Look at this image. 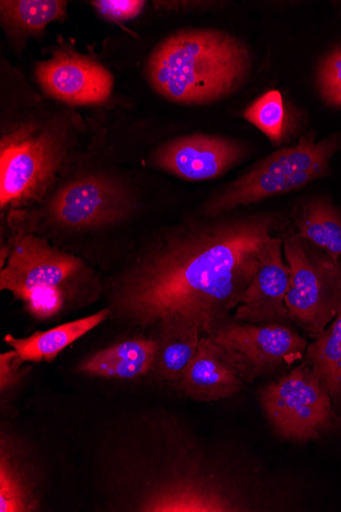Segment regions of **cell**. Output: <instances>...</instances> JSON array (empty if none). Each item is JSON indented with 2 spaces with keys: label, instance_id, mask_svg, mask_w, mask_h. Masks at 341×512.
<instances>
[{
  "label": "cell",
  "instance_id": "23",
  "mask_svg": "<svg viewBox=\"0 0 341 512\" xmlns=\"http://www.w3.org/2000/svg\"><path fill=\"white\" fill-rule=\"evenodd\" d=\"M91 5L104 19L123 23L137 18L143 11L145 3L137 0H97Z\"/></svg>",
  "mask_w": 341,
  "mask_h": 512
},
{
  "label": "cell",
  "instance_id": "12",
  "mask_svg": "<svg viewBox=\"0 0 341 512\" xmlns=\"http://www.w3.org/2000/svg\"><path fill=\"white\" fill-rule=\"evenodd\" d=\"M245 382L230 354L212 338L203 337L175 386L192 400L214 402L235 396Z\"/></svg>",
  "mask_w": 341,
  "mask_h": 512
},
{
  "label": "cell",
  "instance_id": "2",
  "mask_svg": "<svg viewBox=\"0 0 341 512\" xmlns=\"http://www.w3.org/2000/svg\"><path fill=\"white\" fill-rule=\"evenodd\" d=\"M252 55L238 38L216 29H183L152 53L146 74L164 99L206 105L232 95L246 82Z\"/></svg>",
  "mask_w": 341,
  "mask_h": 512
},
{
  "label": "cell",
  "instance_id": "5",
  "mask_svg": "<svg viewBox=\"0 0 341 512\" xmlns=\"http://www.w3.org/2000/svg\"><path fill=\"white\" fill-rule=\"evenodd\" d=\"M283 253L290 268L286 307L290 320L316 338L341 313V259L285 231Z\"/></svg>",
  "mask_w": 341,
  "mask_h": 512
},
{
  "label": "cell",
  "instance_id": "22",
  "mask_svg": "<svg viewBox=\"0 0 341 512\" xmlns=\"http://www.w3.org/2000/svg\"><path fill=\"white\" fill-rule=\"evenodd\" d=\"M317 82L324 101L341 109V46L323 60L318 70Z\"/></svg>",
  "mask_w": 341,
  "mask_h": 512
},
{
  "label": "cell",
  "instance_id": "19",
  "mask_svg": "<svg viewBox=\"0 0 341 512\" xmlns=\"http://www.w3.org/2000/svg\"><path fill=\"white\" fill-rule=\"evenodd\" d=\"M67 7L68 3L62 0H3L0 15L10 34L26 38L38 35L54 22L63 21Z\"/></svg>",
  "mask_w": 341,
  "mask_h": 512
},
{
  "label": "cell",
  "instance_id": "17",
  "mask_svg": "<svg viewBox=\"0 0 341 512\" xmlns=\"http://www.w3.org/2000/svg\"><path fill=\"white\" fill-rule=\"evenodd\" d=\"M296 234L333 260L341 259V210L329 199L314 197L300 202L291 214Z\"/></svg>",
  "mask_w": 341,
  "mask_h": 512
},
{
  "label": "cell",
  "instance_id": "20",
  "mask_svg": "<svg viewBox=\"0 0 341 512\" xmlns=\"http://www.w3.org/2000/svg\"><path fill=\"white\" fill-rule=\"evenodd\" d=\"M305 355L330 397L341 398V313L308 345Z\"/></svg>",
  "mask_w": 341,
  "mask_h": 512
},
{
  "label": "cell",
  "instance_id": "24",
  "mask_svg": "<svg viewBox=\"0 0 341 512\" xmlns=\"http://www.w3.org/2000/svg\"><path fill=\"white\" fill-rule=\"evenodd\" d=\"M15 350L0 355V393L2 396L14 391L32 370L31 366H23L18 361Z\"/></svg>",
  "mask_w": 341,
  "mask_h": 512
},
{
  "label": "cell",
  "instance_id": "6",
  "mask_svg": "<svg viewBox=\"0 0 341 512\" xmlns=\"http://www.w3.org/2000/svg\"><path fill=\"white\" fill-rule=\"evenodd\" d=\"M331 399L306 360L260 393L262 408L276 433L298 442L318 439L334 428L337 418Z\"/></svg>",
  "mask_w": 341,
  "mask_h": 512
},
{
  "label": "cell",
  "instance_id": "8",
  "mask_svg": "<svg viewBox=\"0 0 341 512\" xmlns=\"http://www.w3.org/2000/svg\"><path fill=\"white\" fill-rule=\"evenodd\" d=\"M235 361L246 382L300 360L308 342L284 323L258 325L228 319L210 336Z\"/></svg>",
  "mask_w": 341,
  "mask_h": 512
},
{
  "label": "cell",
  "instance_id": "10",
  "mask_svg": "<svg viewBox=\"0 0 341 512\" xmlns=\"http://www.w3.org/2000/svg\"><path fill=\"white\" fill-rule=\"evenodd\" d=\"M35 75L48 96L70 105L104 103L114 87L113 75L107 68L65 48L38 63Z\"/></svg>",
  "mask_w": 341,
  "mask_h": 512
},
{
  "label": "cell",
  "instance_id": "18",
  "mask_svg": "<svg viewBox=\"0 0 341 512\" xmlns=\"http://www.w3.org/2000/svg\"><path fill=\"white\" fill-rule=\"evenodd\" d=\"M30 469L10 436L3 434L0 446V511L29 512L39 508Z\"/></svg>",
  "mask_w": 341,
  "mask_h": 512
},
{
  "label": "cell",
  "instance_id": "7",
  "mask_svg": "<svg viewBox=\"0 0 341 512\" xmlns=\"http://www.w3.org/2000/svg\"><path fill=\"white\" fill-rule=\"evenodd\" d=\"M137 202L127 186L107 174H88L64 186L45 207V217L67 231L101 229L129 218Z\"/></svg>",
  "mask_w": 341,
  "mask_h": 512
},
{
  "label": "cell",
  "instance_id": "4",
  "mask_svg": "<svg viewBox=\"0 0 341 512\" xmlns=\"http://www.w3.org/2000/svg\"><path fill=\"white\" fill-rule=\"evenodd\" d=\"M63 121L45 126L24 124L3 135L0 147V206L17 209L43 199L71 150Z\"/></svg>",
  "mask_w": 341,
  "mask_h": 512
},
{
  "label": "cell",
  "instance_id": "15",
  "mask_svg": "<svg viewBox=\"0 0 341 512\" xmlns=\"http://www.w3.org/2000/svg\"><path fill=\"white\" fill-rule=\"evenodd\" d=\"M111 316L110 308H105L90 316L73 320L52 330L37 332L27 338L5 337V342L15 350L21 364L26 362L52 363L65 349L91 332Z\"/></svg>",
  "mask_w": 341,
  "mask_h": 512
},
{
  "label": "cell",
  "instance_id": "21",
  "mask_svg": "<svg viewBox=\"0 0 341 512\" xmlns=\"http://www.w3.org/2000/svg\"><path fill=\"white\" fill-rule=\"evenodd\" d=\"M243 118L259 129L275 147L285 141L290 129L288 112L278 90L265 92L247 108Z\"/></svg>",
  "mask_w": 341,
  "mask_h": 512
},
{
  "label": "cell",
  "instance_id": "11",
  "mask_svg": "<svg viewBox=\"0 0 341 512\" xmlns=\"http://www.w3.org/2000/svg\"><path fill=\"white\" fill-rule=\"evenodd\" d=\"M289 287L290 268L284 258L283 238L277 235L266 244L258 271L233 318L258 325L290 320L285 302Z\"/></svg>",
  "mask_w": 341,
  "mask_h": 512
},
{
  "label": "cell",
  "instance_id": "14",
  "mask_svg": "<svg viewBox=\"0 0 341 512\" xmlns=\"http://www.w3.org/2000/svg\"><path fill=\"white\" fill-rule=\"evenodd\" d=\"M157 350V339L123 341L87 357L77 366L76 371L93 378L137 380L152 371Z\"/></svg>",
  "mask_w": 341,
  "mask_h": 512
},
{
  "label": "cell",
  "instance_id": "16",
  "mask_svg": "<svg viewBox=\"0 0 341 512\" xmlns=\"http://www.w3.org/2000/svg\"><path fill=\"white\" fill-rule=\"evenodd\" d=\"M158 350L154 375L161 382L176 384L196 355L203 334L198 325L184 319H168L158 327Z\"/></svg>",
  "mask_w": 341,
  "mask_h": 512
},
{
  "label": "cell",
  "instance_id": "3",
  "mask_svg": "<svg viewBox=\"0 0 341 512\" xmlns=\"http://www.w3.org/2000/svg\"><path fill=\"white\" fill-rule=\"evenodd\" d=\"M9 248L8 260L0 267V290L12 293L39 320L60 314L72 287L87 272L83 261L32 232H21Z\"/></svg>",
  "mask_w": 341,
  "mask_h": 512
},
{
  "label": "cell",
  "instance_id": "13",
  "mask_svg": "<svg viewBox=\"0 0 341 512\" xmlns=\"http://www.w3.org/2000/svg\"><path fill=\"white\" fill-rule=\"evenodd\" d=\"M161 484L141 511H247L245 500L213 479L179 476Z\"/></svg>",
  "mask_w": 341,
  "mask_h": 512
},
{
  "label": "cell",
  "instance_id": "1",
  "mask_svg": "<svg viewBox=\"0 0 341 512\" xmlns=\"http://www.w3.org/2000/svg\"><path fill=\"white\" fill-rule=\"evenodd\" d=\"M281 225L263 212L169 230L114 279L111 316L143 329L180 318L210 336L239 305Z\"/></svg>",
  "mask_w": 341,
  "mask_h": 512
},
{
  "label": "cell",
  "instance_id": "9",
  "mask_svg": "<svg viewBox=\"0 0 341 512\" xmlns=\"http://www.w3.org/2000/svg\"><path fill=\"white\" fill-rule=\"evenodd\" d=\"M245 144L210 134H191L172 139L154 153V167L188 181L222 176L249 155Z\"/></svg>",
  "mask_w": 341,
  "mask_h": 512
}]
</instances>
